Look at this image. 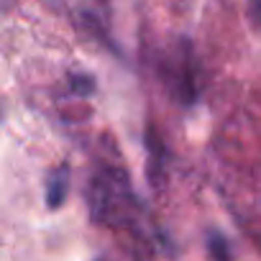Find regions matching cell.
<instances>
[{"instance_id":"cell-1","label":"cell","mask_w":261,"mask_h":261,"mask_svg":"<svg viewBox=\"0 0 261 261\" xmlns=\"http://www.w3.org/2000/svg\"><path fill=\"white\" fill-rule=\"evenodd\" d=\"M67 190H69V169L67 167H59L46 179V205L51 210L62 207L64 200H67Z\"/></svg>"},{"instance_id":"cell-2","label":"cell","mask_w":261,"mask_h":261,"mask_svg":"<svg viewBox=\"0 0 261 261\" xmlns=\"http://www.w3.org/2000/svg\"><path fill=\"white\" fill-rule=\"evenodd\" d=\"M210 248L215 251V256H218L220 261H225V258H228V246H225V241H223L220 236H215V233H213V241H210Z\"/></svg>"}]
</instances>
